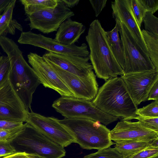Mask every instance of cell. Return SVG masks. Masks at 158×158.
I'll use <instances>...</instances> for the list:
<instances>
[{
    "label": "cell",
    "mask_w": 158,
    "mask_h": 158,
    "mask_svg": "<svg viewBox=\"0 0 158 158\" xmlns=\"http://www.w3.org/2000/svg\"><path fill=\"white\" fill-rule=\"evenodd\" d=\"M67 7L70 9L77 6L79 3V0H61Z\"/></svg>",
    "instance_id": "cell-37"
},
{
    "label": "cell",
    "mask_w": 158,
    "mask_h": 158,
    "mask_svg": "<svg viewBox=\"0 0 158 158\" xmlns=\"http://www.w3.org/2000/svg\"><path fill=\"white\" fill-rule=\"evenodd\" d=\"M131 8L136 22L140 28L146 10L139 0H130Z\"/></svg>",
    "instance_id": "cell-28"
},
{
    "label": "cell",
    "mask_w": 158,
    "mask_h": 158,
    "mask_svg": "<svg viewBox=\"0 0 158 158\" xmlns=\"http://www.w3.org/2000/svg\"><path fill=\"white\" fill-rule=\"evenodd\" d=\"M152 142L122 141L115 143L114 148L123 158H130L149 146Z\"/></svg>",
    "instance_id": "cell-21"
},
{
    "label": "cell",
    "mask_w": 158,
    "mask_h": 158,
    "mask_svg": "<svg viewBox=\"0 0 158 158\" xmlns=\"http://www.w3.org/2000/svg\"><path fill=\"white\" fill-rule=\"evenodd\" d=\"M26 14L28 16L34 13L55 7L58 0H20Z\"/></svg>",
    "instance_id": "cell-22"
},
{
    "label": "cell",
    "mask_w": 158,
    "mask_h": 158,
    "mask_svg": "<svg viewBox=\"0 0 158 158\" xmlns=\"http://www.w3.org/2000/svg\"><path fill=\"white\" fill-rule=\"evenodd\" d=\"M116 24L111 31H106L110 48L113 55L123 71L124 69V56L123 46L118 32L120 28V21L115 20Z\"/></svg>",
    "instance_id": "cell-20"
},
{
    "label": "cell",
    "mask_w": 158,
    "mask_h": 158,
    "mask_svg": "<svg viewBox=\"0 0 158 158\" xmlns=\"http://www.w3.org/2000/svg\"><path fill=\"white\" fill-rule=\"evenodd\" d=\"M11 0H0V14L4 11Z\"/></svg>",
    "instance_id": "cell-39"
},
{
    "label": "cell",
    "mask_w": 158,
    "mask_h": 158,
    "mask_svg": "<svg viewBox=\"0 0 158 158\" xmlns=\"http://www.w3.org/2000/svg\"><path fill=\"white\" fill-rule=\"evenodd\" d=\"M121 77L133 100L137 106L147 100L149 91L158 80V69L123 74Z\"/></svg>",
    "instance_id": "cell-14"
},
{
    "label": "cell",
    "mask_w": 158,
    "mask_h": 158,
    "mask_svg": "<svg viewBox=\"0 0 158 158\" xmlns=\"http://www.w3.org/2000/svg\"><path fill=\"white\" fill-rule=\"evenodd\" d=\"M136 114L137 116L144 118L158 117V100L138 109Z\"/></svg>",
    "instance_id": "cell-25"
},
{
    "label": "cell",
    "mask_w": 158,
    "mask_h": 158,
    "mask_svg": "<svg viewBox=\"0 0 158 158\" xmlns=\"http://www.w3.org/2000/svg\"><path fill=\"white\" fill-rule=\"evenodd\" d=\"M158 100V80L154 84L148 94L147 100Z\"/></svg>",
    "instance_id": "cell-36"
},
{
    "label": "cell",
    "mask_w": 158,
    "mask_h": 158,
    "mask_svg": "<svg viewBox=\"0 0 158 158\" xmlns=\"http://www.w3.org/2000/svg\"><path fill=\"white\" fill-rule=\"evenodd\" d=\"M75 15L70 9L61 1L58 0L56 6L28 16L27 20L31 30L37 29L44 34L57 31L61 24Z\"/></svg>",
    "instance_id": "cell-8"
},
{
    "label": "cell",
    "mask_w": 158,
    "mask_h": 158,
    "mask_svg": "<svg viewBox=\"0 0 158 158\" xmlns=\"http://www.w3.org/2000/svg\"><path fill=\"white\" fill-rule=\"evenodd\" d=\"M1 15H1L0 14V19L1 17Z\"/></svg>",
    "instance_id": "cell-42"
},
{
    "label": "cell",
    "mask_w": 158,
    "mask_h": 158,
    "mask_svg": "<svg viewBox=\"0 0 158 158\" xmlns=\"http://www.w3.org/2000/svg\"><path fill=\"white\" fill-rule=\"evenodd\" d=\"M146 12L152 14L158 9V0H139Z\"/></svg>",
    "instance_id": "cell-33"
},
{
    "label": "cell",
    "mask_w": 158,
    "mask_h": 158,
    "mask_svg": "<svg viewBox=\"0 0 158 158\" xmlns=\"http://www.w3.org/2000/svg\"><path fill=\"white\" fill-rule=\"evenodd\" d=\"M83 158H123L114 148L109 147L85 156Z\"/></svg>",
    "instance_id": "cell-26"
},
{
    "label": "cell",
    "mask_w": 158,
    "mask_h": 158,
    "mask_svg": "<svg viewBox=\"0 0 158 158\" xmlns=\"http://www.w3.org/2000/svg\"><path fill=\"white\" fill-rule=\"evenodd\" d=\"M158 148L150 144L130 158H157Z\"/></svg>",
    "instance_id": "cell-29"
},
{
    "label": "cell",
    "mask_w": 158,
    "mask_h": 158,
    "mask_svg": "<svg viewBox=\"0 0 158 158\" xmlns=\"http://www.w3.org/2000/svg\"><path fill=\"white\" fill-rule=\"evenodd\" d=\"M48 61L74 97L89 101L95 98L98 91V85L93 71L86 77H81Z\"/></svg>",
    "instance_id": "cell-11"
},
{
    "label": "cell",
    "mask_w": 158,
    "mask_h": 158,
    "mask_svg": "<svg viewBox=\"0 0 158 158\" xmlns=\"http://www.w3.org/2000/svg\"><path fill=\"white\" fill-rule=\"evenodd\" d=\"M93 104L103 112L123 119H134L138 109L122 78H110L99 89Z\"/></svg>",
    "instance_id": "cell-3"
},
{
    "label": "cell",
    "mask_w": 158,
    "mask_h": 158,
    "mask_svg": "<svg viewBox=\"0 0 158 158\" xmlns=\"http://www.w3.org/2000/svg\"><path fill=\"white\" fill-rule=\"evenodd\" d=\"M56 120L82 148L100 150L115 144L110 138V130L98 122L81 118L61 120L56 118Z\"/></svg>",
    "instance_id": "cell-4"
},
{
    "label": "cell",
    "mask_w": 158,
    "mask_h": 158,
    "mask_svg": "<svg viewBox=\"0 0 158 158\" xmlns=\"http://www.w3.org/2000/svg\"><path fill=\"white\" fill-rule=\"evenodd\" d=\"M16 2V0H11L1 15L0 19V37L6 36L7 33L14 35L16 29L23 31L21 25L16 20L12 19Z\"/></svg>",
    "instance_id": "cell-19"
},
{
    "label": "cell",
    "mask_w": 158,
    "mask_h": 158,
    "mask_svg": "<svg viewBox=\"0 0 158 158\" xmlns=\"http://www.w3.org/2000/svg\"><path fill=\"white\" fill-rule=\"evenodd\" d=\"M151 145L158 148V138L153 140L151 142Z\"/></svg>",
    "instance_id": "cell-40"
},
{
    "label": "cell",
    "mask_w": 158,
    "mask_h": 158,
    "mask_svg": "<svg viewBox=\"0 0 158 158\" xmlns=\"http://www.w3.org/2000/svg\"><path fill=\"white\" fill-rule=\"evenodd\" d=\"M23 125L21 127L11 130L0 129V141L10 143L21 131Z\"/></svg>",
    "instance_id": "cell-31"
},
{
    "label": "cell",
    "mask_w": 158,
    "mask_h": 158,
    "mask_svg": "<svg viewBox=\"0 0 158 158\" xmlns=\"http://www.w3.org/2000/svg\"><path fill=\"white\" fill-rule=\"evenodd\" d=\"M10 143L17 152H25L45 158H61L66 155L64 148L27 122L23 124L21 131Z\"/></svg>",
    "instance_id": "cell-5"
},
{
    "label": "cell",
    "mask_w": 158,
    "mask_h": 158,
    "mask_svg": "<svg viewBox=\"0 0 158 158\" xmlns=\"http://www.w3.org/2000/svg\"><path fill=\"white\" fill-rule=\"evenodd\" d=\"M26 122L63 148L75 143L73 137L55 118L45 116L31 110L28 113Z\"/></svg>",
    "instance_id": "cell-10"
},
{
    "label": "cell",
    "mask_w": 158,
    "mask_h": 158,
    "mask_svg": "<svg viewBox=\"0 0 158 158\" xmlns=\"http://www.w3.org/2000/svg\"><path fill=\"white\" fill-rule=\"evenodd\" d=\"M145 30L151 33L158 40V18L149 12H146L143 19Z\"/></svg>",
    "instance_id": "cell-24"
},
{
    "label": "cell",
    "mask_w": 158,
    "mask_h": 158,
    "mask_svg": "<svg viewBox=\"0 0 158 158\" xmlns=\"http://www.w3.org/2000/svg\"><path fill=\"white\" fill-rule=\"evenodd\" d=\"M106 31L99 21L90 24L85 37L90 50L89 57L96 76L106 81L124 74L112 51Z\"/></svg>",
    "instance_id": "cell-2"
},
{
    "label": "cell",
    "mask_w": 158,
    "mask_h": 158,
    "mask_svg": "<svg viewBox=\"0 0 158 158\" xmlns=\"http://www.w3.org/2000/svg\"><path fill=\"white\" fill-rule=\"evenodd\" d=\"M0 46L8 58L11 68L9 80L14 90L28 111L32 96L41 82L27 63L18 45L11 39L0 37Z\"/></svg>",
    "instance_id": "cell-1"
},
{
    "label": "cell",
    "mask_w": 158,
    "mask_h": 158,
    "mask_svg": "<svg viewBox=\"0 0 158 158\" xmlns=\"http://www.w3.org/2000/svg\"><path fill=\"white\" fill-rule=\"evenodd\" d=\"M23 122L8 120H0V129L9 130L22 126Z\"/></svg>",
    "instance_id": "cell-34"
},
{
    "label": "cell",
    "mask_w": 158,
    "mask_h": 158,
    "mask_svg": "<svg viewBox=\"0 0 158 158\" xmlns=\"http://www.w3.org/2000/svg\"><path fill=\"white\" fill-rule=\"evenodd\" d=\"M109 136L115 143L127 140L152 141L158 138V132L144 127L138 121L123 119L110 131Z\"/></svg>",
    "instance_id": "cell-15"
},
{
    "label": "cell",
    "mask_w": 158,
    "mask_h": 158,
    "mask_svg": "<svg viewBox=\"0 0 158 158\" xmlns=\"http://www.w3.org/2000/svg\"><path fill=\"white\" fill-rule=\"evenodd\" d=\"M27 155L29 158H45L35 155L27 154Z\"/></svg>",
    "instance_id": "cell-41"
},
{
    "label": "cell",
    "mask_w": 158,
    "mask_h": 158,
    "mask_svg": "<svg viewBox=\"0 0 158 158\" xmlns=\"http://www.w3.org/2000/svg\"><path fill=\"white\" fill-rule=\"evenodd\" d=\"M29 112L8 79L0 88V120L26 122Z\"/></svg>",
    "instance_id": "cell-13"
},
{
    "label": "cell",
    "mask_w": 158,
    "mask_h": 158,
    "mask_svg": "<svg viewBox=\"0 0 158 158\" xmlns=\"http://www.w3.org/2000/svg\"><path fill=\"white\" fill-rule=\"evenodd\" d=\"M135 119L144 127L158 132V117L144 118L137 116Z\"/></svg>",
    "instance_id": "cell-30"
},
{
    "label": "cell",
    "mask_w": 158,
    "mask_h": 158,
    "mask_svg": "<svg viewBox=\"0 0 158 158\" xmlns=\"http://www.w3.org/2000/svg\"><path fill=\"white\" fill-rule=\"evenodd\" d=\"M16 152L10 143L0 141V157H6Z\"/></svg>",
    "instance_id": "cell-32"
},
{
    "label": "cell",
    "mask_w": 158,
    "mask_h": 158,
    "mask_svg": "<svg viewBox=\"0 0 158 158\" xmlns=\"http://www.w3.org/2000/svg\"><path fill=\"white\" fill-rule=\"evenodd\" d=\"M2 158H29L25 152H17L10 155Z\"/></svg>",
    "instance_id": "cell-38"
},
{
    "label": "cell",
    "mask_w": 158,
    "mask_h": 158,
    "mask_svg": "<svg viewBox=\"0 0 158 158\" xmlns=\"http://www.w3.org/2000/svg\"><path fill=\"white\" fill-rule=\"evenodd\" d=\"M120 22L119 32L124 52V74L148 71L155 69L148 55L139 45L126 26Z\"/></svg>",
    "instance_id": "cell-7"
},
{
    "label": "cell",
    "mask_w": 158,
    "mask_h": 158,
    "mask_svg": "<svg viewBox=\"0 0 158 158\" xmlns=\"http://www.w3.org/2000/svg\"><path fill=\"white\" fill-rule=\"evenodd\" d=\"M27 57L28 62L44 87L54 90L61 97H74L48 62L42 56L30 52Z\"/></svg>",
    "instance_id": "cell-12"
},
{
    "label": "cell",
    "mask_w": 158,
    "mask_h": 158,
    "mask_svg": "<svg viewBox=\"0 0 158 158\" xmlns=\"http://www.w3.org/2000/svg\"><path fill=\"white\" fill-rule=\"evenodd\" d=\"M85 30V27L82 23L69 18L61 24L54 39L64 45H73L78 41Z\"/></svg>",
    "instance_id": "cell-18"
},
{
    "label": "cell",
    "mask_w": 158,
    "mask_h": 158,
    "mask_svg": "<svg viewBox=\"0 0 158 158\" xmlns=\"http://www.w3.org/2000/svg\"><path fill=\"white\" fill-rule=\"evenodd\" d=\"M52 106L66 118L88 119L107 125L118 118L103 112L91 101L74 97H60L54 101Z\"/></svg>",
    "instance_id": "cell-6"
},
{
    "label": "cell",
    "mask_w": 158,
    "mask_h": 158,
    "mask_svg": "<svg viewBox=\"0 0 158 158\" xmlns=\"http://www.w3.org/2000/svg\"><path fill=\"white\" fill-rule=\"evenodd\" d=\"M48 61L78 77H84L93 71V66L88 57L56 54L50 52L42 56Z\"/></svg>",
    "instance_id": "cell-16"
},
{
    "label": "cell",
    "mask_w": 158,
    "mask_h": 158,
    "mask_svg": "<svg viewBox=\"0 0 158 158\" xmlns=\"http://www.w3.org/2000/svg\"><path fill=\"white\" fill-rule=\"evenodd\" d=\"M11 68L9 60L7 56H0V88L9 79Z\"/></svg>",
    "instance_id": "cell-27"
},
{
    "label": "cell",
    "mask_w": 158,
    "mask_h": 158,
    "mask_svg": "<svg viewBox=\"0 0 158 158\" xmlns=\"http://www.w3.org/2000/svg\"><path fill=\"white\" fill-rule=\"evenodd\" d=\"M111 7L113 17L126 26L139 45L148 55L142 30L134 17L130 0H115L111 2Z\"/></svg>",
    "instance_id": "cell-17"
},
{
    "label": "cell",
    "mask_w": 158,
    "mask_h": 158,
    "mask_svg": "<svg viewBox=\"0 0 158 158\" xmlns=\"http://www.w3.org/2000/svg\"><path fill=\"white\" fill-rule=\"evenodd\" d=\"M18 42L20 44H29L44 49L48 52L56 54L88 57L89 52L85 43L78 46L74 44L66 46L40 34H36L30 31L22 32Z\"/></svg>",
    "instance_id": "cell-9"
},
{
    "label": "cell",
    "mask_w": 158,
    "mask_h": 158,
    "mask_svg": "<svg viewBox=\"0 0 158 158\" xmlns=\"http://www.w3.org/2000/svg\"><path fill=\"white\" fill-rule=\"evenodd\" d=\"M142 32L149 57L155 69H158V40L144 29L142 30Z\"/></svg>",
    "instance_id": "cell-23"
},
{
    "label": "cell",
    "mask_w": 158,
    "mask_h": 158,
    "mask_svg": "<svg viewBox=\"0 0 158 158\" xmlns=\"http://www.w3.org/2000/svg\"></svg>",
    "instance_id": "cell-43"
},
{
    "label": "cell",
    "mask_w": 158,
    "mask_h": 158,
    "mask_svg": "<svg viewBox=\"0 0 158 158\" xmlns=\"http://www.w3.org/2000/svg\"><path fill=\"white\" fill-rule=\"evenodd\" d=\"M95 14L96 17H98L102 10L106 6L107 0L89 1Z\"/></svg>",
    "instance_id": "cell-35"
}]
</instances>
